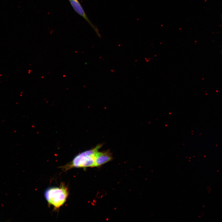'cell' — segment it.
Here are the masks:
<instances>
[{"label":"cell","mask_w":222,"mask_h":222,"mask_svg":"<svg viewBox=\"0 0 222 222\" xmlns=\"http://www.w3.org/2000/svg\"><path fill=\"white\" fill-rule=\"evenodd\" d=\"M69 0L75 11L79 15L82 16L94 30L97 35L99 37H101L98 29L89 19L78 0Z\"/></svg>","instance_id":"obj_3"},{"label":"cell","mask_w":222,"mask_h":222,"mask_svg":"<svg viewBox=\"0 0 222 222\" xmlns=\"http://www.w3.org/2000/svg\"><path fill=\"white\" fill-rule=\"evenodd\" d=\"M44 197L48 204L54 209L59 208L65 202L68 195L67 188L64 185L48 188L44 192Z\"/></svg>","instance_id":"obj_2"},{"label":"cell","mask_w":222,"mask_h":222,"mask_svg":"<svg viewBox=\"0 0 222 222\" xmlns=\"http://www.w3.org/2000/svg\"><path fill=\"white\" fill-rule=\"evenodd\" d=\"M112 158L111 153L109 151L99 152L96 153L94 166H98L109 162Z\"/></svg>","instance_id":"obj_4"},{"label":"cell","mask_w":222,"mask_h":222,"mask_svg":"<svg viewBox=\"0 0 222 222\" xmlns=\"http://www.w3.org/2000/svg\"><path fill=\"white\" fill-rule=\"evenodd\" d=\"M101 145L85 151L76 156L69 163L63 168L68 170L73 168H86L94 166L95 155Z\"/></svg>","instance_id":"obj_1"}]
</instances>
